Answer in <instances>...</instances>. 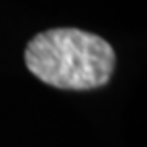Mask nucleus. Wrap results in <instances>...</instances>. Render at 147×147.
<instances>
[{
    "mask_svg": "<svg viewBox=\"0 0 147 147\" xmlns=\"http://www.w3.org/2000/svg\"><path fill=\"white\" fill-rule=\"evenodd\" d=\"M27 69L61 90L103 86L115 67V52L101 36L78 29H50L29 42Z\"/></svg>",
    "mask_w": 147,
    "mask_h": 147,
    "instance_id": "nucleus-1",
    "label": "nucleus"
}]
</instances>
